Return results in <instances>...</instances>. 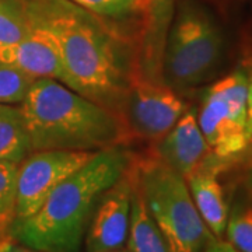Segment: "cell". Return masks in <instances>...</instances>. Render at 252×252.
Returning <instances> with one entry per match:
<instances>
[{
    "mask_svg": "<svg viewBox=\"0 0 252 252\" xmlns=\"http://www.w3.org/2000/svg\"><path fill=\"white\" fill-rule=\"evenodd\" d=\"M32 21L54 36L62 83L124 121L130 84L137 74L133 49L109 20L67 0H28Z\"/></svg>",
    "mask_w": 252,
    "mask_h": 252,
    "instance_id": "obj_1",
    "label": "cell"
},
{
    "mask_svg": "<svg viewBox=\"0 0 252 252\" xmlns=\"http://www.w3.org/2000/svg\"><path fill=\"white\" fill-rule=\"evenodd\" d=\"M132 162L125 146L97 152L61 182L34 215L14 221L11 240L44 252H80L98 199Z\"/></svg>",
    "mask_w": 252,
    "mask_h": 252,
    "instance_id": "obj_2",
    "label": "cell"
},
{
    "mask_svg": "<svg viewBox=\"0 0 252 252\" xmlns=\"http://www.w3.org/2000/svg\"><path fill=\"white\" fill-rule=\"evenodd\" d=\"M20 109L31 150L101 152L125 146L130 133L112 111L54 79H36Z\"/></svg>",
    "mask_w": 252,
    "mask_h": 252,
    "instance_id": "obj_3",
    "label": "cell"
},
{
    "mask_svg": "<svg viewBox=\"0 0 252 252\" xmlns=\"http://www.w3.org/2000/svg\"><path fill=\"white\" fill-rule=\"evenodd\" d=\"M133 171L146 209L172 252H206L216 243L181 174L157 156L133 160Z\"/></svg>",
    "mask_w": 252,
    "mask_h": 252,
    "instance_id": "obj_4",
    "label": "cell"
},
{
    "mask_svg": "<svg viewBox=\"0 0 252 252\" xmlns=\"http://www.w3.org/2000/svg\"><path fill=\"white\" fill-rule=\"evenodd\" d=\"M224 49L213 16L195 1H184L164 52V79L175 91L196 87L216 69Z\"/></svg>",
    "mask_w": 252,
    "mask_h": 252,
    "instance_id": "obj_5",
    "label": "cell"
},
{
    "mask_svg": "<svg viewBox=\"0 0 252 252\" xmlns=\"http://www.w3.org/2000/svg\"><path fill=\"white\" fill-rule=\"evenodd\" d=\"M248 69H235L209 86L202 94L198 124L207 144L219 158H230L247 149Z\"/></svg>",
    "mask_w": 252,
    "mask_h": 252,
    "instance_id": "obj_6",
    "label": "cell"
},
{
    "mask_svg": "<svg viewBox=\"0 0 252 252\" xmlns=\"http://www.w3.org/2000/svg\"><path fill=\"white\" fill-rule=\"evenodd\" d=\"M185 111V102L165 81L150 80L137 73L126 97L124 122L130 136L158 142Z\"/></svg>",
    "mask_w": 252,
    "mask_h": 252,
    "instance_id": "obj_7",
    "label": "cell"
},
{
    "mask_svg": "<svg viewBox=\"0 0 252 252\" xmlns=\"http://www.w3.org/2000/svg\"><path fill=\"white\" fill-rule=\"evenodd\" d=\"M95 153L46 150L28 154L18 164L14 221L34 215L55 188L83 167Z\"/></svg>",
    "mask_w": 252,
    "mask_h": 252,
    "instance_id": "obj_8",
    "label": "cell"
},
{
    "mask_svg": "<svg viewBox=\"0 0 252 252\" xmlns=\"http://www.w3.org/2000/svg\"><path fill=\"white\" fill-rule=\"evenodd\" d=\"M135 185L133 162L119 180L98 199L86 230L87 252H109L125 245L130 224V207Z\"/></svg>",
    "mask_w": 252,
    "mask_h": 252,
    "instance_id": "obj_9",
    "label": "cell"
},
{
    "mask_svg": "<svg viewBox=\"0 0 252 252\" xmlns=\"http://www.w3.org/2000/svg\"><path fill=\"white\" fill-rule=\"evenodd\" d=\"M0 62L16 67L35 80L54 79L62 83V62L54 36L34 21L31 31L21 41L0 48Z\"/></svg>",
    "mask_w": 252,
    "mask_h": 252,
    "instance_id": "obj_10",
    "label": "cell"
},
{
    "mask_svg": "<svg viewBox=\"0 0 252 252\" xmlns=\"http://www.w3.org/2000/svg\"><path fill=\"white\" fill-rule=\"evenodd\" d=\"M210 153L193 109L185 111L171 130L157 142V157L184 178L196 171Z\"/></svg>",
    "mask_w": 252,
    "mask_h": 252,
    "instance_id": "obj_11",
    "label": "cell"
},
{
    "mask_svg": "<svg viewBox=\"0 0 252 252\" xmlns=\"http://www.w3.org/2000/svg\"><path fill=\"white\" fill-rule=\"evenodd\" d=\"M216 168L203 162L196 171L188 175L185 181L190 196L212 234L220 240L225 233L228 220V206L224 198V190L217 180Z\"/></svg>",
    "mask_w": 252,
    "mask_h": 252,
    "instance_id": "obj_12",
    "label": "cell"
},
{
    "mask_svg": "<svg viewBox=\"0 0 252 252\" xmlns=\"http://www.w3.org/2000/svg\"><path fill=\"white\" fill-rule=\"evenodd\" d=\"M126 243L129 252H172L165 237L147 212L136 181L133 185L130 224Z\"/></svg>",
    "mask_w": 252,
    "mask_h": 252,
    "instance_id": "obj_13",
    "label": "cell"
},
{
    "mask_svg": "<svg viewBox=\"0 0 252 252\" xmlns=\"http://www.w3.org/2000/svg\"><path fill=\"white\" fill-rule=\"evenodd\" d=\"M32 153L20 105L0 102V161L21 162Z\"/></svg>",
    "mask_w": 252,
    "mask_h": 252,
    "instance_id": "obj_14",
    "label": "cell"
},
{
    "mask_svg": "<svg viewBox=\"0 0 252 252\" xmlns=\"http://www.w3.org/2000/svg\"><path fill=\"white\" fill-rule=\"evenodd\" d=\"M31 28L28 0H0V48L17 44Z\"/></svg>",
    "mask_w": 252,
    "mask_h": 252,
    "instance_id": "obj_15",
    "label": "cell"
},
{
    "mask_svg": "<svg viewBox=\"0 0 252 252\" xmlns=\"http://www.w3.org/2000/svg\"><path fill=\"white\" fill-rule=\"evenodd\" d=\"M18 164L0 161V247H6L11 241L10 231L16 220Z\"/></svg>",
    "mask_w": 252,
    "mask_h": 252,
    "instance_id": "obj_16",
    "label": "cell"
},
{
    "mask_svg": "<svg viewBox=\"0 0 252 252\" xmlns=\"http://www.w3.org/2000/svg\"><path fill=\"white\" fill-rule=\"evenodd\" d=\"M225 233L228 244L238 252H252V203H235L228 220Z\"/></svg>",
    "mask_w": 252,
    "mask_h": 252,
    "instance_id": "obj_17",
    "label": "cell"
},
{
    "mask_svg": "<svg viewBox=\"0 0 252 252\" xmlns=\"http://www.w3.org/2000/svg\"><path fill=\"white\" fill-rule=\"evenodd\" d=\"M81 9L105 20H118L146 11L147 0H67Z\"/></svg>",
    "mask_w": 252,
    "mask_h": 252,
    "instance_id": "obj_18",
    "label": "cell"
},
{
    "mask_svg": "<svg viewBox=\"0 0 252 252\" xmlns=\"http://www.w3.org/2000/svg\"><path fill=\"white\" fill-rule=\"evenodd\" d=\"M35 79L20 72L16 67L0 62V102L21 104Z\"/></svg>",
    "mask_w": 252,
    "mask_h": 252,
    "instance_id": "obj_19",
    "label": "cell"
},
{
    "mask_svg": "<svg viewBox=\"0 0 252 252\" xmlns=\"http://www.w3.org/2000/svg\"><path fill=\"white\" fill-rule=\"evenodd\" d=\"M247 135L252 139V69H248V90H247Z\"/></svg>",
    "mask_w": 252,
    "mask_h": 252,
    "instance_id": "obj_20",
    "label": "cell"
},
{
    "mask_svg": "<svg viewBox=\"0 0 252 252\" xmlns=\"http://www.w3.org/2000/svg\"><path fill=\"white\" fill-rule=\"evenodd\" d=\"M4 252H44L39 251V250H34V248H30V247H26L23 244H18L16 241H10L6 248H4Z\"/></svg>",
    "mask_w": 252,
    "mask_h": 252,
    "instance_id": "obj_21",
    "label": "cell"
},
{
    "mask_svg": "<svg viewBox=\"0 0 252 252\" xmlns=\"http://www.w3.org/2000/svg\"><path fill=\"white\" fill-rule=\"evenodd\" d=\"M206 252H238L234 247H231L228 243H223L220 240H217L213 245H210L206 250Z\"/></svg>",
    "mask_w": 252,
    "mask_h": 252,
    "instance_id": "obj_22",
    "label": "cell"
},
{
    "mask_svg": "<svg viewBox=\"0 0 252 252\" xmlns=\"http://www.w3.org/2000/svg\"><path fill=\"white\" fill-rule=\"evenodd\" d=\"M149 1V7H160L161 4H164L165 0H147Z\"/></svg>",
    "mask_w": 252,
    "mask_h": 252,
    "instance_id": "obj_23",
    "label": "cell"
},
{
    "mask_svg": "<svg viewBox=\"0 0 252 252\" xmlns=\"http://www.w3.org/2000/svg\"><path fill=\"white\" fill-rule=\"evenodd\" d=\"M247 187H248V192H250V195H251V198H252V170H251V172H250V175H248Z\"/></svg>",
    "mask_w": 252,
    "mask_h": 252,
    "instance_id": "obj_24",
    "label": "cell"
},
{
    "mask_svg": "<svg viewBox=\"0 0 252 252\" xmlns=\"http://www.w3.org/2000/svg\"><path fill=\"white\" fill-rule=\"evenodd\" d=\"M109 252H129V251H127V250H122V248H121V250H115V251H109Z\"/></svg>",
    "mask_w": 252,
    "mask_h": 252,
    "instance_id": "obj_25",
    "label": "cell"
},
{
    "mask_svg": "<svg viewBox=\"0 0 252 252\" xmlns=\"http://www.w3.org/2000/svg\"><path fill=\"white\" fill-rule=\"evenodd\" d=\"M4 248H6V247H3V248H0V252H4Z\"/></svg>",
    "mask_w": 252,
    "mask_h": 252,
    "instance_id": "obj_26",
    "label": "cell"
},
{
    "mask_svg": "<svg viewBox=\"0 0 252 252\" xmlns=\"http://www.w3.org/2000/svg\"><path fill=\"white\" fill-rule=\"evenodd\" d=\"M0 248H3V247H0Z\"/></svg>",
    "mask_w": 252,
    "mask_h": 252,
    "instance_id": "obj_27",
    "label": "cell"
}]
</instances>
